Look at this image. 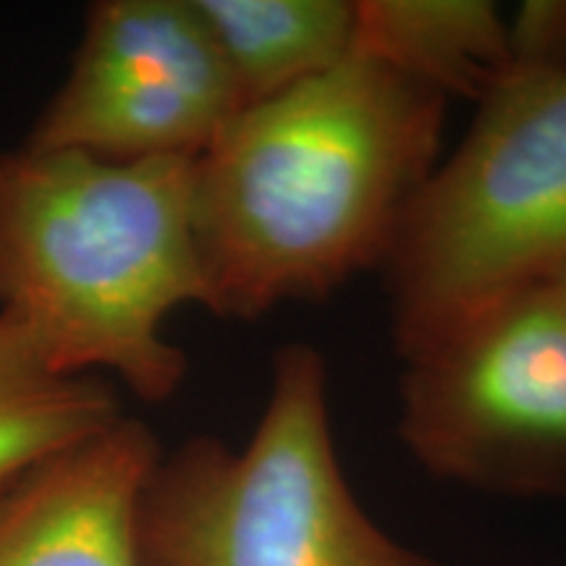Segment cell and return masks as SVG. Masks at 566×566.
Wrapping results in <instances>:
<instances>
[{"mask_svg":"<svg viewBox=\"0 0 566 566\" xmlns=\"http://www.w3.org/2000/svg\"><path fill=\"white\" fill-rule=\"evenodd\" d=\"M446 103L386 63L349 53L239 113L192 171L210 313L258 321L384 271L441 163Z\"/></svg>","mask_w":566,"mask_h":566,"instance_id":"1","label":"cell"},{"mask_svg":"<svg viewBox=\"0 0 566 566\" xmlns=\"http://www.w3.org/2000/svg\"><path fill=\"white\" fill-rule=\"evenodd\" d=\"M192 171V158L0 153V313L55 373L111 370L153 405L179 391L187 354L160 328L187 304L210 310Z\"/></svg>","mask_w":566,"mask_h":566,"instance_id":"2","label":"cell"},{"mask_svg":"<svg viewBox=\"0 0 566 566\" xmlns=\"http://www.w3.org/2000/svg\"><path fill=\"white\" fill-rule=\"evenodd\" d=\"M139 566H441L380 530L346 483L328 367L310 344L273 357L242 449L197 436L160 454L137 512Z\"/></svg>","mask_w":566,"mask_h":566,"instance_id":"3","label":"cell"},{"mask_svg":"<svg viewBox=\"0 0 566 566\" xmlns=\"http://www.w3.org/2000/svg\"><path fill=\"white\" fill-rule=\"evenodd\" d=\"M566 260V71H506L424 181L391 258L401 359L454 334Z\"/></svg>","mask_w":566,"mask_h":566,"instance_id":"4","label":"cell"},{"mask_svg":"<svg viewBox=\"0 0 566 566\" xmlns=\"http://www.w3.org/2000/svg\"><path fill=\"white\" fill-rule=\"evenodd\" d=\"M399 436L422 470L566 499V315L543 283L405 359Z\"/></svg>","mask_w":566,"mask_h":566,"instance_id":"5","label":"cell"},{"mask_svg":"<svg viewBox=\"0 0 566 566\" xmlns=\"http://www.w3.org/2000/svg\"><path fill=\"white\" fill-rule=\"evenodd\" d=\"M242 113L195 0H103L27 145L103 160L200 158Z\"/></svg>","mask_w":566,"mask_h":566,"instance_id":"6","label":"cell"},{"mask_svg":"<svg viewBox=\"0 0 566 566\" xmlns=\"http://www.w3.org/2000/svg\"><path fill=\"white\" fill-rule=\"evenodd\" d=\"M142 420L63 451L0 493V566H139L137 512L160 459Z\"/></svg>","mask_w":566,"mask_h":566,"instance_id":"7","label":"cell"},{"mask_svg":"<svg viewBox=\"0 0 566 566\" xmlns=\"http://www.w3.org/2000/svg\"><path fill=\"white\" fill-rule=\"evenodd\" d=\"M352 53L438 95L483 103L509 66V32L485 0H359Z\"/></svg>","mask_w":566,"mask_h":566,"instance_id":"8","label":"cell"},{"mask_svg":"<svg viewBox=\"0 0 566 566\" xmlns=\"http://www.w3.org/2000/svg\"><path fill=\"white\" fill-rule=\"evenodd\" d=\"M242 111L336 69L354 45L349 0H195Z\"/></svg>","mask_w":566,"mask_h":566,"instance_id":"9","label":"cell"},{"mask_svg":"<svg viewBox=\"0 0 566 566\" xmlns=\"http://www.w3.org/2000/svg\"><path fill=\"white\" fill-rule=\"evenodd\" d=\"M122 420L108 384L55 373L30 331L0 313V493Z\"/></svg>","mask_w":566,"mask_h":566,"instance_id":"10","label":"cell"},{"mask_svg":"<svg viewBox=\"0 0 566 566\" xmlns=\"http://www.w3.org/2000/svg\"><path fill=\"white\" fill-rule=\"evenodd\" d=\"M509 32L506 71L558 74L566 71V0H530L522 3Z\"/></svg>","mask_w":566,"mask_h":566,"instance_id":"11","label":"cell"},{"mask_svg":"<svg viewBox=\"0 0 566 566\" xmlns=\"http://www.w3.org/2000/svg\"><path fill=\"white\" fill-rule=\"evenodd\" d=\"M541 283L548 289L551 296H554V300L558 302V307H562L566 315V260H562V263H558Z\"/></svg>","mask_w":566,"mask_h":566,"instance_id":"12","label":"cell"}]
</instances>
